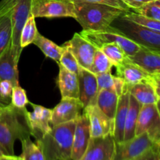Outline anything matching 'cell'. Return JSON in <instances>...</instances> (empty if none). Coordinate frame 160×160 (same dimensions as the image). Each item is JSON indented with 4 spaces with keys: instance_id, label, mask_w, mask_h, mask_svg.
<instances>
[{
    "instance_id": "obj_1",
    "label": "cell",
    "mask_w": 160,
    "mask_h": 160,
    "mask_svg": "<svg viewBox=\"0 0 160 160\" xmlns=\"http://www.w3.org/2000/svg\"><path fill=\"white\" fill-rule=\"evenodd\" d=\"M31 136L28 109L17 108L12 104L2 106L0 112V144L8 155H14V143Z\"/></svg>"
},
{
    "instance_id": "obj_2",
    "label": "cell",
    "mask_w": 160,
    "mask_h": 160,
    "mask_svg": "<svg viewBox=\"0 0 160 160\" xmlns=\"http://www.w3.org/2000/svg\"><path fill=\"white\" fill-rule=\"evenodd\" d=\"M76 120L53 125L46 134L36 140L45 160H71Z\"/></svg>"
},
{
    "instance_id": "obj_3",
    "label": "cell",
    "mask_w": 160,
    "mask_h": 160,
    "mask_svg": "<svg viewBox=\"0 0 160 160\" xmlns=\"http://www.w3.org/2000/svg\"><path fill=\"white\" fill-rule=\"evenodd\" d=\"M74 19L83 31H98L106 29L117 18L126 11L100 3L73 2Z\"/></svg>"
},
{
    "instance_id": "obj_4",
    "label": "cell",
    "mask_w": 160,
    "mask_h": 160,
    "mask_svg": "<svg viewBox=\"0 0 160 160\" xmlns=\"http://www.w3.org/2000/svg\"><path fill=\"white\" fill-rule=\"evenodd\" d=\"M111 26L124 34L127 38L140 46L160 51V34L140 26L123 18L122 16L116 19Z\"/></svg>"
},
{
    "instance_id": "obj_5",
    "label": "cell",
    "mask_w": 160,
    "mask_h": 160,
    "mask_svg": "<svg viewBox=\"0 0 160 160\" xmlns=\"http://www.w3.org/2000/svg\"><path fill=\"white\" fill-rule=\"evenodd\" d=\"M80 34L98 48L103 44L111 42L117 43L123 50L127 56H133L141 48L140 45L127 38L124 34L111 25L102 31H82Z\"/></svg>"
},
{
    "instance_id": "obj_6",
    "label": "cell",
    "mask_w": 160,
    "mask_h": 160,
    "mask_svg": "<svg viewBox=\"0 0 160 160\" xmlns=\"http://www.w3.org/2000/svg\"><path fill=\"white\" fill-rule=\"evenodd\" d=\"M32 0H11V22H12V38L11 49L16 62L18 63L22 48L20 45V38L23 27L31 14Z\"/></svg>"
},
{
    "instance_id": "obj_7",
    "label": "cell",
    "mask_w": 160,
    "mask_h": 160,
    "mask_svg": "<svg viewBox=\"0 0 160 160\" xmlns=\"http://www.w3.org/2000/svg\"><path fill=\"white\" fill-rule=\"evenodd\" d=\"M31 13L37 17H75L71 0H32Z\"/></svg>"
},
{
    "instance_id": "obj_8",
    "label": "cell",
    "mask_w": 160,
    "mask_h": 160,
    "mask_svg": "<svg viewBox=\"0 0 160 160\" xmlns=\"http://www.w3.org/2000/svg\"><path fill=\"white\" fill-rule=\"evenodd\" d=\"M147 133L155 143L160 144V112L159 104L142 105L138 116L135 136Z\"/></svg>"
},
{
    "instance_id": "obj_9",
    "label": "cell",
    "mask_w": 160,
    "mask_h": 160,
    "mask_svg": "<svg viewBox=\"0 0 160 160\" xmlns=\"http://www.w3.org/2000/svg\"><path fill=\"white\" fill-rule=\"evenodd\" d=\"M147 133L135 136L127 142L116 143L111 160H131L138 157L155 145Z\"/></svg>"
},
{
    "instance_id": "obj_10",
    "label": "cell",
    "mask_w": 160,
    "mask_h": 160,
    "mask_svg": "<svg viewBox=\"0 0 160 160\" xmlns=\"http://www.w3.org/2000/svg\"><path fill=\"white\" fill-rule=\"evenodd\" d=\"M117 76L121 78L126 83L128 87L138 83H150L159 89L160 75H152L145 71L139 66L130 60L127 56L126 59L116 66Z\"/></svg>"
},
{
    "instance_id": "obj_11",
    "label": "cell",
    "mask_w": 160,
    "mask_h": 160,
    "mask_svg": "<svg viewBox=\"0 0 160 160\" xmlns=\"http://www.w3.org/2000/svg\"><path fill=\"white\" fill-rule=\"evenodd\" d=\"M62 45L67 47L73 54L80 67L90 70L95 52L97 49L95 45L84 38L80 33H75L72 38Z\"/></svg>"
},
{
    "instance_id": "obj_12",
    "label": "cell",
    "mask_w": 160,
    "mask_h": 160,
    "mask_svg": "<svg viewBox=\"0 0 160 160\" xmlns=\"http://www.w3.org/2000/svg\"><path fill=\"white\" fill-rule=\"evenodd\" d=\"M83 109L84 107L79 98H62L59 104L52 109V126L77 120L82 113Z\"/></svg>"
},
{
    "instance_id": "obj_13",
    "label": "cell",
    "mask_w": 160,
    "mask_h": 160,
    "mask_svg": "<svg viewBox=\"0 0 160 160\" xmlns=\"http://www.w3.org/2000/svg\"><path fill=\"white\" fill-rule=\"evenodd\" d=\"M114 148L115 141L112 134L91 138L87 148L80 160H111Z\"/></svg>"
},
{
    "instance_id": "obj_14",
    "label": "cell",
    "mask_w": 160,
    "mask_h": 160,
    "mask_svg": "<svg viewBox=\"0 0 160 160\" xmlns=\"http://www.w3.org/2000/svg\"><path fill=\"white\" fill-rule=\"evenodd\" d=\"M29 104L33 109L32 112L28 111L31 134L36 140H38L51 130L52 109L31 102Z\"/></svg>"
},
{
    "instance_id": "obj_15",
    "label": "cell",
    "mask_w": 160,
    "mask_h": 160,
    "mask_svg": "<svg viewBox=\"0 0 160 160\" xmlns=\"http://www.w3.org/2000/svg\"><path fill=\"white\" fill-rule=\"evenodd\" d=\"M87 115L90 125L91 138L104 137L113 132V121L103 113L96 105L83 109Z\"/></svg>"
},
{
    "instance_id": "obj_16",
    "label": "cell",
    "mask_w": 160,
    "mask_h": 160,
    "mask_svg": "<svg viewBox=\"0 0 160 160\" xmlns=\"http://www.w3.org/2000/svg\"><path fill=\"white\" fill-rule=\"evenodd\" d=\"M91 138L89 120L83 111L79 118L76 120L73 145H72L71 160H80L85 152Z\"/></svg>"
},
{
    "instance_id": "obj_17",
    "label": "cell",
    "mask_w": 160,
    "mask_h": 160,
    "mask_svg": "<svg viewBox=\"0 0 160 160\" xmlns=\"http://www.w3.org/2000/svg\"><path fill=\"white\" fill-rule=\"evenodd\" d=\"M79 82V99L83 105V107L96 105L97 80L96 75L89 70L80 67L78 74Z\"/></svg>"
},
{
    "instance_id": "obj_18",
    "label": "cell",
    "mask_w": 160,
    "mask_h": 160,
    "mask_svg": "<svg viewBox=\"0 0 160 160\" xmlns=\"http://www.w3.org/2000/svg\"><path fill=\"white\" fill-rule=\"evenodd\" d=\"M130 60L152 75H160V51L141 46Z\"/></svg>"
},
{
    "instance_id": "obj_19",
    "label": "cell",
    "mask_w": 160,
    "mask_h": 160,
    "mask_svg": "<svg viewBox=\"0 0 160 160\" xmlns=\"http://www.w3.org/2000/svg\"><path fill=\"white\" fill-rule=\"evenodd\" d=\"M130 92L128 88L123 94L119 97L118 104L113 119V136L116 143H120L123 141L124 135L125 121H126L127 113H128V106H129Z\"/></svg>"
},
{
    "instance_id": "obj_20",
    "label": "cell",
    "mask_w": 160,
    "mask_h": 160,
    "mask_svg": "<svg viewBox=\"0 0 160 160\" xmlns=\"http://www.w3.org/2000/svg\"><path fill=\"white\" fill-rule=\"evenodd\" d=\"M11 0L0 2V56L11 44L12 22H11Z\"/></svg>"
},
{
    "instance_id": "obj_21",
    "label": "cell",
    "mask_w": 160,
    "mask_h": 160,
    "mask_svg": "<svg viewBox=\"0 0 160 160\" xmlns=\"http://www.w3.org/2000/svg\"><path fill=\"white\" fill-rule=\"evenodd\" d=\"M59 75L56 84L60 91L62 98H79V82L78 75L59 65Z\"/></svg>"
},
{
    "instance_id": "obj_22",
    "label": "cell",
    "mask_w": 160,
    "mask_h": 160,
    "mask_svg": "<svg viewBox=\"0 0 160 160\" xmlns=\"http://www.w3.org/2000/svg\"><path fill=\"white\" fill-rule=\"evenodd\" d=\"M17 66L18 63L15 61L9 44L0 56V81H9L13 86L19 85Z\"/></svg>"
},
{
    "instance_id": "obj_23",
    "label": "cell",
    "mask_w": 160,
    "mask_h": 160,
    "mask_svg": "<svg viewBox=\"0 0 160 160\" xmlns=\"http://www.w3.org/2000/svg\"><path fill=\"white\" fill-rule=\"evenodd\" d=\"M128 88L130 94L140 103L141 106L159 104V89L150 83H138Z\"/></svg>"
},
{
    "instance_id": "obj_24",
    "label": "cell",
    "mask_w": 160,
    "mask_h": 160,
    "mask_svg": "<svg viewBox=\"0 0 160 160\" xmlns=\"http://www.w3.org/2000/svg\"><path fill=\"white\" fill-rule=\"evenodd\" d=\"M119 96L110 89H103L97 95L96 106L100 110L113 121L118 104Z\"/></svg>"
},
{
    "instance_id": "obj_25",
    "label": "cell",
    "mask_w": 160,
    "mask_h": 160,
    "mask_svg": "<svg viewBox=\"0 0 160 160\" xmlns=\"http://www.w3.org/2000/svg\"><path fill=\"white\" fill-rule=\"evenodd\" d=\"M141 104L130 94L129 106L125 121L124 135L123 142H127L135 137V128Z\"/></svg>"
},
{
    "instance_id": "obj_26",
    "label": "cell",
    "mask_w": 160,
    "mask_h": 160,
    "mask_svg": "<svg viewBox=\"0 0 160 160\" xmlns=\"http://www.w3.org/2000/svg\"><path fill=\"white\" fill-rule=\"evenodd\" d=\"M33 44L38 47L46 57L53 59L59 64V59H60L64 49L62 45L59 46L52 41L44 37L39 32L38 33L37 36L34 38Z\"/></svg>"
},
{
    "instance_id": "obj_27",
    "label": "cell",
    "mask_w": 160,
    "mask_h": 160,
    "mask_svg": "<svg viewBox=\"0 0 160 160\" xmlns=\"http://www.w3.org/2000/svg\"><path fill=\"white\" fill-rule=\"evenodd\" d=\"M38 33V31L37 26H36L35 18L31 13L28 17V20H26V23L23 25V29L20 33V45L22 50L25 47L33 43Z\"/></svg>"
},
{
    "instance_id": "obj_28",
    "label": "cell",
    "mask_w": 160,
    "mask_h": 160,
    "mask_svg": "<svg viewBox=\"0 0 160 160\" xmlns=\"http://www.w3.org/2000/svg\"><path fill=\"white\" fill-rule=\"evenodd\" d=\"M121 16L123 18L127 19V20H131V21L134 22V23H137L140 26L146 28L148 29L152 30L155 32L160 34V21H157V20L144 17V16L138 13V12L131 11V9L124 12Z\"/></svg>"
},
{
    "instance_id": "obj_29",
    "label": "cell",
    "mask_w": 160,
    "mask_h": 160,
    "mask_svg": "<svg viewBox=\"0 0 160 160\" xmlns=\"http://www.w3.org/2000/svg\"><path fill=\"white\" fill-rule=\"evenodd\" d=\"M112 67H113V64L112 63V62L99 48H97L95 52L93 62H92V67L89 71L97 75L110 71Z\"/></svg>"
},
{
    "instance_id": "obj_30",
    "label": "cell",
    "mask_w": 160,
    "mask_h": 160,
    "mask_svg": "<svg viewBox=\"0 0 160 160\" xmlns=\"http://www.w3.org/2000/svg\"><path fill=\"white\" fill-rule=\"evenodd\" d=\"M98 48L107 56L114 67L121 63L127 58V55L125 54L123 50L114 42L103 44Z\"/></svg>"
},
{
    "instance_id": "obj_31",
    "label": "cell",
    "mask_w": 160,
    "mask_h": 160,
    "mask_svg": "<svg viewBox=\"0 0 160 160\" xmlns=\"http://www.w3.org/2000/svg\"><path fill=\"white\" fill-rule=\"evenodd\" d=\"M22 155L23 160H45L42 150L30 138L21 141Z\"/></svg>"
},
{
    "instance_id": "obj_32",
    "label": "cell",
    "mask_w": 160,
    "mask_h": 160,
    "mask_svg": "<svg viewBox=\"0 0 160 160\" xmlns=\"http://www.w3.org/2000/svg\"><path fill=\"white\" fill-rule=\"evenodd\" d=\"M133 11L148 18L160 21V0H153Z\"/></svg>"
},
{
    "instance_id": "obj_33",
    "label": "cell",
    "mask_w": 160,
    "mask_h": 160,
    "mask_svg": "<svg viewBox=\"0 0 160 160\" xmlns=\"http://www.w3.org/2000/svg\"><path fill=\"white\" fill-rule=\"evenodd\" d=\"M63 48L64 49L60 59H59V65H61L67 70L78 75L81 67L79 66L78 61L76 60L73 54L69 51L68 48L65 46H63Z\"/></svg>"
},
{
    "instance_id": "obj_34",
    "label": "cell",
    "mask_w": 160,
    "mask_h": 160,
    "mask_svg": "<svg viewBox=\"0 0 160 160\" xmlns=\"http://www.w3.org/2000/svg\"><path fill=\"white\" fill-rule=\"evenodd\" d=\"M30 102L27 97L26 91L20 85L14 86L12 88L11 95V104L17 108H25Z\"/></svg>"
},
{
    "instance_id": "obj_35",
    "label": "cell",
    "mask_w": 160,
    "mask_h": 160,
    "mask_svg": "<svg viewBox=\"0 0 160 160\" xmlns=\"http://www.w3.org/2000/svg\"><path fill=\"white\" fill-rule=\"evenodd\" d=\"M97 80V92H99L103 89H110L113 91V84H114V76L112 74L110 71L106 72V73H100L96 75Z\"/></svg>"
},
{
    "instance_id": "obj_36",
    "label": "cell",
    "mask_w": 160,
    "mask_h": 160,
    "mask_svg": "<svg viewBox=\"0 0 160 160\" xmlns=\"http://www.w3.org/2000/svg\"><path fill=\"white\" fill-rule=\"evenodd\" d=\"M131 160H160V144H155L146 152Z\"/></svg>"
},
{
    "instance_id": "obj_37",
    "label": "cell",
    "mask_w": 160,
    "mask_h": 160,
    "mask_svg": "<svg viewBox=\"0 0 160 160\" xmlns=\"http://www.w3.org/2000/svg\"><path fill=\"white\" fill-rule=\"evenodd\" d=\"M72 2H86L100 3V4L107 5V6H113L124 11L130 10L129 8L121 1V0H71Z\"/></svg>"
},
{
    "instance_id": "obj_38",
    "label": "cell",
    "mask_w": 160,
    "mask_h": 160,
    "mask_svg": "<svg viewBox=\"0 0 160 160\" xmlns=\"http://www.w3.org/2000/svg\"><path fill=\"white\" fill-rule=\"evenodd\" d=\"M13 84L9 81H0V98H1L2 103L5 105V103L7 102L9 98H11L12 95V88Z\"/></svg>"
},
{
    "instance_id": "obj_39",
    "label": "cell",
    "mask_w": 160,
    "mask_h": 160,
    "mask_svg": "<svg viewBox=\"0 0 160 160\" xmlns=\"http://www.w3.org/2000/svg\"><path fill=\"white\" fill-rule=\"evenodd\" d=\"M127 89V85L125 81L121 78L118 76H114L113 91L119 97Z\"/></svg>"
},
{
    "instance_id": "obj_40",
    "label": "cell",
    "mask_w": 160,
    "mask_h": 160,
    "mask_svg": "<svg viewBox=\"0 0 160 160\" xmlns=\"http://www.w3.org/2000/svg\"><path fill=\"white\" fill-rule=\"evenodd\" d=\"M130 9L135 10L138 8L142 7L143 5L153 1V0H121Z\"/></svg>"
},
{
    "instance_id": "obj_41",
    "label": "cell",
    "mask_w": 160,
    "mask_h": 160,
    "mask_svg": "<svg viewBox=\"0 0 160 160\" xmlns=\"http://www.w3.org/2000/svg\"><path fill=\"white\" fill-rule=\"evenodd\" d=\"M0 160H23L21 156H16L14 155L9 156V155H4L0 156Z\"/></svg>"
},
{
    "instance_id": "obj_42",
    "label": "cell",
    "mask_w": 160,
    "mask_h": 160,
    "mask_svg": "<svg viewBox=\"0 0 160 160\" xmlns=\"http://www.w3.org/2000/svg\"><path fill=\"white\" fill-rule=\"evenodd\" d=\"M4 155H8L7 152H6V150L3 148V147L2 146L1 144H0V156H4Z\"/></svg>"
},
{
    "instance_id": "obj_43",
    "label": "cell",
    "mask_w": 160,
    "mask_h": 160,
    "mask_svg": "<svg viewBox=\"0 0 160 160\" xmlns=\"http://www.w3.org/2000/svg\"><path fill=\"white\" fill-rule=\"evenodd\" d=\"M0 106H4V104H3V103H2V102L1 98H0Z\"/></svg>"
},
{
    "instance_id": "obj_44",
    "label": "cell",
    "mask_w": 160,
    "mask_h": 160,
    "mask_svg": "<svg viewBox=\"0 0 160 160\" xmlns=\"http://www.w3.org/2000/svg\"><path fill=\"white\" fill-rule=\"evenodd\" d=\"M2 106H0V112H1V110H2Z\"/></svg>"
},
{
    "instance_id": "obj_45",
    "label": "cell",
    "mask_w": 160,
    "mask_h": 160,
    "mask_svg": "<svg viewBox=\"0 0 160 160\" xmlns=\"http://www.w3.org/2000/svg\"></svg>"
}]
</instances>
